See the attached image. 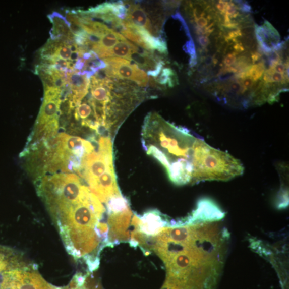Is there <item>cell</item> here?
Returning a JSON list of instances; mask_svg holds the SVG:
<instances>
[{
	"mask_svg": "<svg viewBox=\"0 0 289 289\" xmlns=\"http://www.w3.org/2000/svg\"><path fill=\"white\" fill-rule=\"evenodd\" d=\"M198 41L199 44L203 47H207L210 43V41L207 37L206 36H200L198 38Z\"/></svg>",
	"mask_w": 289,
	"mask_h": 289,
	"instance_id": "d4e9b609",
	"label": "cell"
},
{
	"mask_svg": "<svg viewBox=\"0 0 289 289\" xmlns=\"http://www.w3.org/2000/svg\"><path fill=\"white\" fill-rule=\"evenodd\" d=\"M183 49L190 55L189 61L190 67H194L197 64V56L194 41L190 40L188 41L183 47Z\"/></svg>",
	"mask_w": 289,
	"mask_h": 289,
	"instance_id": "e0dca14e",
	"label": "cell"
},
{
	"mask_svg": "<svg viewBox=\"0 0 289 289\" xmlns=\"http://www.w3.org/2000/svg\"><path fill=\"white\" fill-rule=\"evenodd\" d=\"M198 137L187 128L175 126L155 112L146 117L142 143L146 153L164 168L177 186L192 185Z\"/></svg>",
	"mask_w": 289,
	"mask_h": 289,
	"instance_id": "7a4b0ae2",
	"label": "cell"
},
{
	"mask_svg": "<svg viewBox=\"0 0 289 289\" xmlns=\"http://www.w3.org/2000/svg\"><path fill=\"white\" fill-rule=\"evenodd\" d=\"M112 14L122 21L125 20L128 15V10L124 2L120 1L113 2Z\"/></svg>",
	"mask_w": 289,
	"mask_h": 289,
	"instance_id": "2e32d148",
	"label": "cell"
},
{
	"mask_svg": "<svg viewBox=\"0 0 289 289\" xmlns=\"http://www.w3.org/2000/svg\"><path fill=\"white\" fill-rule=\"evenodd\" d=\"M125 38L120 33L109 30L103 35L99 44L94 47L91 50L94 51L100 58H107L109 51L121 40Z\"/></svg>",
	"mask_w": 289,
	"mask_h": 289,
	"instance_id": "8fae6325",
	"label": "cell"
},
{
	"mask_svg": "<svg viewBox=\"0 0 289 289\" xmlns=\"http://www.w3.org/2000/svg\"><path fill=\"white\" fill-rule=\"evenodd\" d=\"M195 22L197 25V26L200 28H204L208 24V21L206 19L204 18V17H201L200 18L195 20Z\"/></svg>",
	"mask_w": 289,
	"mask_h": 289,
	"instance_id": "484cf974",
	"label": "cell"
},
{
	"mask_svg": "<svg viewBox=\"0 0 289 289\" xmlns=\"http://www.w3.org/2000/svg\"><path fill=\"white\" fill-rule=\"evenodd\" d=\"M167 222L164 221L162 214L157 210L145 213L143 216H138L134 225V230L141 233L148 237L158 234L164 228Z\"/></svg>",
	"mask_w": 289,
	"mask_h": 289,
	"instance_id": "8992f818",
	"label": "cell"
},
{
	"mask_svg": "<svg viewBox=\"0 0 289 289\" xmlns=\"http://www.w3.org/2000/svg\"><path fill=\"white\" fill-rule=\"evenodd\" d=\"M35 265L25 267L19 277L15 289H64L51 285L37 272Z\"/></svg>",
	"mask_w": 289,
	"mask_h": 289,
	"instance_id": "52a82bcc",
	"label": "cell"
},
{
	"mask_svg": "<svg viewBox=\"0 0 289 289\" xmlns=\"http://www.w3.org/2000/svg\"><path fill=\"white\" fill-rule=\"evenodd\" d=\"M48 17L52 24V28L49 32L51 40H62L68 44L75 42L74 35L66 17L57 12L48 15Z\"/></svg>",
	"mask_w": 289,
	"mask_h": 289,
	"instance_id": "ba28073f",
	"label": "cell"
},
{
	"mask_svg": "<svg viewBox=\"0 0 289 289\" xmlns=\"http://www.w3.org/2000/svg\"><path fill=\"white\" fill-rule=\"evenodd\" d=\"M172 17L174 19L178 20L181 22L183 26V28L185 29L187 36L190 40H192L188 26L185 20L183 19V17L181 15V14L179 13H177L175 15H172Z\"/></svg>",
	"mask_w": 289,
	"mask_h": 289,
	"instance_id": "ffe728a7",
	"label": "cell"
},
{
	"mask_svg": "<svg viewBox=\"0 0 289 289\" xmlns=\"http://www.w3.org/2000/svg\"><path fill=\"white\" fill-rule=\"evenodd\" d=\"M124 4L128 10V15L125 20L137 27L146 29L152 36L159 34L145 8L134 3L124 2Z\"/></svg>",
	"mask_w": 289,
	"mask_h": 289,
	"instance_id": "9c48e42d",
	"label": "cell"
},
{
	"mask_svg": "<svg viewBox=\"0 0 289 289\" xmlns=\"http://www.w3.org/2000/svg\"><path fill=\"white\" fill-rule=\"evenodd\" d=\"M40 196L70 255L87 265L100 262L104 247L99 227L106 210L89 188L66 180L43 188Z\"/></svg>",
	"mask_w": 289,
	"mask_h": 289,
	"instance_id": "6da1fadb",
	"label": "cell"
},
{
	"mask_svg": "<svg viewBox=\"0 0 289 289\" xmlns=\"http://www.w3.org/2000/svg\"><path fill=\"white\" fill-rule=\"evenodd\" d=\"M261 57V55L260 53H259V52H253V53L252 54V62L253 64H255L256 62H257V61H258Z\"/></svg>",
	"mask_w": 289,
	"mask_h": 289,
	"instance_id": "83f0119b",
	"label": "cell"
},
{
	"mask_svg": "<svg viewBox=\"0 0 289 289\" xmlns=\"http://www.w3.org/2000/svg\"><path fill=\"white\" fill-rule=\"evenodd\" d=\"M271 81L273 82H281L282 84L286 83L283 75L276 72L273 73L271 76Z\"/></svg>",
	"mask_w": 289,
	"mask_h": 289,
	"instance_id": "7402d4cb",
	"label": "cell"
},
{
	"mask_svg": "<svg viewBox=\"0 0 289 289\" xmlns=\"http://www.w3.org/2000/svg\"><path fill=\"white\" fill-rule=\"evenodd\" d=\"M164 65V63L161 60L153 71L147 72V75L153 77L154 78L159 76L162 71Z\"/></svg>",
	"mask_w": 289,
	"mask_h": 289,
	"instance_id": "d6986e66",
	"label": "cell"
},
{
	"mask_svg": "<svg viewBox=\"0 0 289 289\" xmlns=\"http://www.w3.org/2000/svg\"><path fill=\"white\" fill-rule=\"evenodd\" d=\"M227 5H228L227 2L220 1L216 5V8L219 11L221 12V14H225Z\"/></svg>",
	"mask_w": 289,
	"mask_h": 289,
	"instance_id": "cb8c5ba5",
	"label": "cell"
},
{
	"mask_svg": "<svg viewBox=\"0 0 289 289\" xmlns=\"http://www.w3.org/2000/svg\"><path fill=\"white\" fill-rule=\"evenodd\" d=\"M155 84L161 85H168L173 87L179 84L176 73L171 68H166L162 69L160 76L154 79Z\"/></svg>",
	"mask_w": 289,
	"mask_h": 289,
	"instance_id": "5bb4252c",
	"label": "cell"
},
{
	"mask_svg": "<svg viewBox=\"0 0 289 289\" xmlns=\"http://www.w3.org/2000/svg\"><path fill=\"white\" fill-rule=\"evenodd\" d=\"M139 47L128 41L121 40L108 52L107 57L125 58L130 61L131 56L137 52Z\"/></svg>",
	"mask_w": 289,
	"mask_h": 289,
	"instance_id": "4fadbf2b",
	"label": "cell"
},
{
	"mask_svg": "<svg viewBox=\"0 0 289 289\" xmlns=\"http://www.w3.org/2000/svg\"><path fill=\"white\" fill-rule=\"evenodd\" d=\"M72 44L64 43L59 48L56 57L66 61L71 60L73 51L72 50Z\"/></svg>",
	"mask_w": 289,
	"mask_h": 289,
	"instance_id": "ac0fdd59",
	"label": "cell"
},
{
	"mask_svg": "<svg viewBox=\"0 0 289 289\" xmlns=\"http://www.w3.org/2000/svg\"><path fill=\"white\" fill-rule=\"evenodd\" d=\"M244 171V166L240 160L209 145L203 140L199 148L194 184L208 181H229L240 176Z\"/></svg>",
	"mask_w": 289,
	"mask_h": 289,
	"instance_id": "3957f363",
	"label": "cell"
},
{
	"mask_svg": "<svg viewBox=\"0 0 289 289\" xmlns=\"http://www.w3.org/2000/svg\"><path fill=\"white\" fill-rule=\"evenodd\" d=\"M236 61V53L233 52L227 54L223 60V63L226 67H230L233 65Z\"/></svg>",
	"mask_w": 289,
	"mask_h": 289,
	"instance_id": "44dd1931",
	"label": "cell"
},
{
	"mask_svg": "<svg viewBox=\"0 0 289 289\" xmlns=\"http://www.w3.org/2000/svg\"><path fill=\"white\" fill-rule=\"evenodd\" d=\"M103 61L107 64L104 70L109 77L129 80L139 86L148 85L147 75L133 61L115 57L105 58Z\"/></svg>",
	"mask_w": 289,
	"mask_h": 289,
	"instance_id": "277c9868",
	"label": "cell"
},
{
	"mask_svg": "<svg viewBox=\"0 0 289 289\" xmlns=\"http://www.w3.org/2000/svg\"><path fill=\"white\" fill-rule=\"evenodd\" d=\"M62 103L60 99H43L42 106L34 128L45 127L55 121L59 120L61 115L60 106Z\"/></svg>",
	"mask_w": 289,
	"mask_h": 289,
	"instance_id": "30bf717a",
	"label": "cell"
},
{
	"mask_svg": "<svg viewBox=\"0 0 289 289\" xmlns=\"http://www.w3.org/2000/svg\"><path fill=\"white\" fill-rule=\"evenodd\" d=\"M239 5L236 6V8H239L241 11L249 13L251 11V7L248 3H239Z\"/></svg>",
	"mask_w": 289,
	"mask_h": 289,
	"instance_id": "603a6c76",
	"label": "cell"
},
{
	"mask_svg": "<svg viewBox=\"0 0 289 289\" xmlns=\"http://www.w3.org/2000/svg\"><path fill=\"white\" fill-rule=\"evenodd\" d=\"M234 48L237 52H242L244 50V47L241 42H236L234 46Z\"/></svg>",
	"mask_w": 289,
	"mask_h": 289,
	"instance_id": "4316f807",
	"label": "cell"
},
{
	"mask_svg": "<svg viewBox=\"0 0 289 289\" xmlns=\"http://www.w3.org/2000/svg\"><path fill=\"white\" fill-rule=\"evenodd\" d=\"M132 216L130 208L123 212L108 214V247L120 242H129V229L130 223L132 222Z\"/></svg>",
	"mask_w": 289,
	"mask_h": 289,
	"instance_id": "5b68a950",
	"label": "cell"
},
{
	"mask_svg": "<svg viewBox=\"0 0 289 289\" xmlns=\"http://www.w3.org/2000/svg\"><path fill=\"white\" fill-rule=\"evenodd\" d=\"M265 66L264 63H259L252 66H250L244 71L245 77H249L253 82H257L264 74Z\"/></svg>",
	"mask_w": 289,
	"mask_h": 289,
	"instance_id": "9a60e30c",
	"label": "cell"
},
{
	"mask_svg": "<svg viewBox=\"0 0 289 289\" xmlns=\"http://www.w3.org/2000/svg\"><path fill=\"white\" fill-rule=\"evenodd\" d=\"M215 213L222 214L220 209L213 201L207 199H201L199 201L196 211L190 220L195 221L198 219H214L215 217Z\"/></svg>",
	"mask_w": 289,
	"mask_h": 289,
	"instance_id": "7c38bea8",
	"label": "cell"
}]
</instances>
